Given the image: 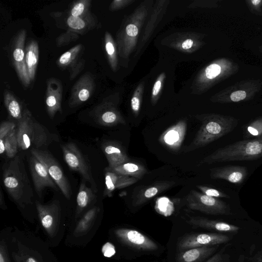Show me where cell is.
<instances>
[{"label":"cell","mask_w":262,"mask_h":262,"mask_svg":"<svg viewBox=\"0 0 262 262\" xmlns=\"http://www.w3.org/2000/svg\"><path fill=\"white\" fill-rule=\"evenodd\" d=\"M6 228L12 262H58L46 240L27 230L16 227Z\"/></svg>","instance_id":"6da1fadb"},{"label":"cell","mask_w":262,"mask_h":262,"mask_svg":"<svg viewBox=\"0 0 262 262\" xmlns=\"http://www.w3.org/2000/svg\"><path fill=\"white\" fill-rule=\"evenodd\" d=\"M153 0H145L122 20L116 43L121 67L129 70L142 29L151 12Z\"/></svg>","instance_id":"7a4b0ae2"},{"label":"cell","mask_w":262,"mask_h":262,"mask_svg":"<svg viewBox=\"0 0 262 262\" xmlns=\"http://www.w3.org/2000/svg\"><path fill=\"white\" fill-rule=\"evenodd\" d=\"M201 34L193 31L167 33L155 42L159 57L175 63L196 60V55L202 46Z\"/></svg>","instance_id":"3957f363"},{"label":"cell","mask_w":262,"mask_h":262,"mask_svg":"<svg viewBox=\"0 0 262 262\" xmlns=\"http://www.w3.org/2000/svg\"><path fill=\"white\" fill-rule=\"evenodd\" d=\"M176 63L159 57L150 72L145 76L143 102L152 107L177 96L174 82Z\"/></svg>","instance_id":"277c9868"},{"label":"cell","mask_w":262,"mask_h":262,"mask_svg":"<svg viewBox=\"0 0 262 262\" xmlns=\"http://www.w3.org/2000/svg\"><path fill=\"white\" fill-rule=\"evenodd\" d=\"M3 180L8 193L20 209L33 204V189L20 156L12 158L5 168Z\"/></svg>","instance_id":"5b68a950"},{"label":"cell","mask_w":262,"mask_h":262,"mask_svg":"<svg viewBox=\"0 0 262 262\" xmlns=\"http://www.w3.org/2000/svg\"><path fill=\"white\" fill-rule=\"evenodd\" d=\"M35 205L40 228L46 236V241L51 247L58 246L66 236L70 226L63 217L59 202L55 200L42 204L36 201Z\"/></svg>","instance_id":"8992f818"},{"label":"cell","mask_w":262,"mask_h":262,"mask_svg":"<svg viewBox=\"0 0 262 262\" xmlns=\"http://www.w3.org/2000/svg\"><path fill=\"white\" fill-rule=\"evenodd\" d=\"M194 117L202 124L191 143L184 149L185 152L206 146L230 133L237 124L234 119L216 115H196Z\"/></svg>","instance_id":"52a82bcc"},{"label":"cell","mask_w":262,"mask_h":262,"mask_svg":"<svg viewBox=\"0 0 262 262\" xmlns=\"http://www.w3.org/2000/svg\"><path fill=\"white\" fill-rule=\"evenodd\" d=\"M261 157L262 136L239 141L219 148L204 158L200 162V164L251 160Z\"/></svg>","instance_id":"ba28073f"},{"label":"cell","mask_w":262,"mask_h":262,"mask_svg":"<svg viewBox=\"0 0 262 262\" xmlns=\"http://www.w3.org/2000/svg\"><path fill=\"white\" fill-rule=\"evenodd\" d=\"M101 211L99 206H93L72 224L66 236L65 245L69 247L86 246L99 228Z\"/></svg>","instance_id":"9c48e42d"},{"label":"cell","mask_w":262,"mask_h":262,"mask_svg":"<svg viewBox=\"0 0 262 262\" xmlns=\"http://www.w3.org/2000/svg\"><path fill=\"white\" fill-rule=\"evenodd\" d=\"M16 134L18 149L23 150L31 147L39 149L47 145L51 138L47 129L35 120L27 108L24 110L22 118L18 121Z\"/></svg>","instance_id":"30bf717a"},{"label":"cell","mask_w":262,"mask_h":262,"mask_svg":"<svg viewBox=\"0 0 262 262\" xmlns=\"http://www.w3.org/2000/svg\"><path fill=\"white\" fill-rule=\"evenodd\" d=\"M169 0H158L154 1L151 12L142 29L136 52L133 56L130 68L132 69L144 53L158 26L166 13Z\"/></svg>","instance_id":"8fae6325"},{"label":"cell","mask_w":262,"mask_h":262,"mask_svg":"<svg viewBox=\"0 0 262 262\" xmlns=\"http://www.w3.org/2000/svg\"><path fill=\"white\" fill-rule=\"evenodd\" d=\"M121 96L119 92L111 94L93 108L92 115L98 124L104 126L125 124V120L119 108Z\"/></svg>","instance_id":"7c38bea8"},{"label":"cell","mask_w":262,"mask_h":262,"mask_svg":"<svg viewBox=\"0 0 262 262\" xmlns=\"http://www.w3.org/2000/svg\"><path fill=\"white\" fill-rule=\"evenodd\" d=\"M111 235L119 243L137 251L154 252L160 248L152 239L134 229L116 228L111 230Z\"/></svg>","instance_id":"4fadbf2b"},{"label":"cell","mask_w":262,"mask_h":262,"mask_svg":"<svg viewBox=\"0 0 262 262\" xmlns=\"http://www.w3.org/2000/svg\"><path fill=\"white\" fill-rule=\"evenodd\" d=\"M186 201L188 207L191 210L212 215L231 214V209L225 202L195 190L190 191Z\"/></svg>","instance_id":"5bb4252c"},{"label":"cell","mask_w":262,"mask_h":262,"mask_svg":"<svg viewBox=\"0 0 262 262\" xmlns=\"http://www.w3.org/2000/svg\"><path fill=\"white\" fill-rule=\"evenodd\" d=\"M31 155L36 157L45 166L49 175L67 199L71 196L70 184L64 175L61 167L53 156L48 151L32 148Z\"/></svg>","instance_id":"9a60e30c"},{"label":"cell","mask_w":262,"mask_h":262,"mask_svg":"<svg viewBox=\"0 0 262 262\" xmlns=\"http://www.w3.org/2000/svg\"><path fill=\"white\" fill-rule=\"evenodd\" d=\"M65 162L72 170L79 172L91 185L95 192L97 191L96 184L87 162L77 145L72 142L61 146Z\"/></svg>","instance_id":"2e32d148"},{"label":"cell","mask_w":262,"mask_h":262,"mask_svg":"<svg viewBox=\"0 0 262 262\" xmlns=\"http://www.w3.org/2000/svg\"><path fill=\"white\" fill-rule=\"evenodd\" d=\"M229 236L222 233H193L185 234L180 238L177 250H182L201 247H210L227 243Z\"/></svg>","instance_id":"e0dca14e"},{"label":"cell","mask_w":262,"mask_h":262,"mask_svg":"<svg viewBox=\"0 0 262 262\" xmlns=\"http://www.w3.org/2000/svg\"><path fill=\"white\" fill-rule=\"evenodd\" d=\"M26 31H19L14 38L12 49L11 58L17 75L25 87L29 86L31 82L28 76L25 60V43Z\"/></svg>","instance_id":"ac0fdd59"},{"label":"cell","mask_w":262,"mask_h":262,"mask_svg":"<svg viewBox=\"0 0 262 262\" xmlns=\"http://www.w3.org/2000/svg\"><path fill=\"white\" fill-rule=\"evenodd\" d=\"M96 84L93 75L90 72L82 75L73 85L69 100L71 107H77L89 100L93 94Z\"/></svg>","instance_id":"d6986e66"},{"label":"cell","mask_w":262,"mask_h":262,"mask_svg":"<svg viewBox=\"0 0 262 262\" xmlns=\"http://www.w3.org/2000/svg\"><path fill=\"white\" fill-rule=\"evenodd\" d=\"M82 44H78L63 53L57 60L60 69H67L70 72V79H74L83 69L84 59L81 57L83 50Z\"/></svg>","instance_id":"ffe728a7"},{"label":"cell","mask_w":262,"mask_h":262,"mask_svg":"<svg viewBox=\"0 0 262 262\" xmlns=\"http://www.w3.org/2000/svg\"><path fill=\"white\" fill-rule=\"evenodd\" d=\"M31 173L36 192L40 198L46 187L57 189V185L49 175L44 165L31 155L29 160Z\"/></svg>","instance_id":"44dd1931"},{"label":"cell","mask_w":262,"mask_h":262,"mask_svg":"<svg viewBox=\"0 0 262 262\" xmlns=\"http://www.w3.org/2000/svg\"><path fill=\"white\" fill-rule=\"evenodd\" d=\"M186 130V121L181 120L163 132L159 141L167 148L178 151L183 142Z\"/></svg>","instance_id":"7402d4cb"},{"label":"cell","mask_w":262,"mask_h":262,"mask_svg":"<svg viewBox=\"0 0 262 262\" xmlns=\"http://www.w3.org/2000/svg\"><path fill=\"white\" fill-rule=\"evenodd\" d=\"M62 84L58 79L51 78L47 80L45 103L47 111L51 118L57 112H62Z\"/></svg>","instance_id":"603a6c76"},{"label":"cell","mask_w":262,"mask_h":262,"mask_svg":"<svg viewBox=\"0 0 262 262\" xmlns=\"http://www.w3.org/2000/svg\"><path fill=\"white\" fill-rule=\"evenodd\" d=\"M248 175L245 166L230 165L215 167L210 169V177L213 179H222L230 183L239 184L242 183Z\"/></svg>","instance_id":"cb8c5ba5"},{"label":"cell","mask_w":262,"mask_h":262,"mask_svg":"<svg viewBox=\"0 0 262 262\" xmlns=\"http://www.w3.org/2000/svg\"><path fill=\"white\" fill-rule=\"evenodd\" d=\"M186 222L193 227L213 230L219 233H236L240 229L235 225L200 216H189Z\"/></svg>","instance_id":"d4e9b609"},{"label":"cell","mask_w":262,"mask_h":262,"mask_svg":"<svg viewBox=\"0 0 262 262\" xmlns=\"http://www.w3.org/2000/svg\"><path fill=\"white\" fill-rule=\"evenodd\" d=\"M138 179L115 172L107 167L105 170V188L103 195L111 197L117 189L128 187Z\"/></svg>","instance_id":"484cf974"},{"label":"cell","mask_w":262,"mask_h":262,"mask_svg":"<svg viewBox=\"0 0 262 262\" xmlns=\"http://www.w3.org/2000/svg\"><path fill=\"white\" fill-rule=\"evenodd\" d=\"M219 245L190 248L178 252L176 262H203L216 251Z\"/></svg>","instance_id":"4316f807"},{"label":"cell","mask_w":262,"mask_h":262,"mask_svg":"<svg viewBox=\"0 0 262 262\" xmlns=\"http://www.w3.org/2000/svg\"><path fill=\"white\" fill-rule=\"evenodd\" d=\"M174 183L173 181H162L143 188L134 197L133 201V206L137 207L144 204L156 195L172 187Z\"/></svg>","instance_id":"83f0119b"},{"label":"cell","mask_w":262,"mask_h":262,"mask_svg":"<svg viewBox=\"0 0 262 262\" xmlns=\"http://www.w3.org/2000/svg\"><path fill=\"white\" fill-rule=\"evenodd\" d=\"M96 195L92 189L88 187L84 181H82L77 193L76 208L71 225L93 207L92 205L94 200H96Z\"/></svg>","instance_id":"f1b7e54d"},{"label":"cell","mask_w":262,"mask_h":262,"mask_svg":"<svg viewBox=\"0 0 262 262\" xmlns=\"http://www.w3.org/2000/svg\"><path fill=\"white\" fill-rule=\"evenodd\" d=\"M66 24L68 29L77 32L80 35L98 28L100 26L97 17L91 12L80 17L69 15L66 20Z\"/></svg>","instance_id":"f546056e"},{"label":"cell","mask_w":262,"mask_h":262,"mask_svg":"<svg viewBox=\"0 0 262 262\" xmlns=\"http://www.w3.org/2000/svg\"><path fill=\"white\" fill-rule=\"evenodd\" d=\"M102 150L108 163V167L112 168L128 162L129 158L125 150L118 142L109 141L102 145Z\"/></svg>","instance_id":"4dcf8cb0"},{"label":"cell","mask_w":262,"mask_h":262,"mask_svg":"<svg viewBox=\"0 0 262 262\" xmlns=\"http://www.w3.org/2000/svg\"><path fill=\"white\" fill-rule=\"evenodd\" d=\"M26 65L30 82L34 81L39 58L38 42L35 40H30L25 47Z\"/></svg>","instance_id":"1f68e13d"},{"label":"cell","mask_w":262,"mask_h":262,"mask_svg":"<svg viewBox=\"0 0 262 262\" xmlns=\"http://www.w3.org/2000/svg\"><path fill=\"white\" fill-rule=\"evenodd\" d=\"M104 46L110 67L113 72H116L121 65L116 41L108 31L104 33Z\"/></svg>","instance_id":"d6a6232c"},{"label":"cell","mask_w":262,"mask_h":262,"mask_svg":"<svg viewBox=\"0 0 262 262\" xmlns=\"http://www.w3.org/2000/svg\"><path fill=\"white\" fill-rule=\"evenodd\" d=\"M145 76L141 78L132 91L129 98V106L135 117L139 115L143 103L145 88Z\"/></svg>","instance_id":"836d02e7"},{"label":"cell","mask_w":262,"mask_h":262,"mask_svg":"<svg viewBox=\"0 0 262 262\" xmlns=\"http://www.w3.org/2000/svg\"><path fill=\"white\" fill-rule=\"evenodd\" d=\"M108 168L117 173L137 179L141 178L146 172V169L143 165L137 162L129 161L112 168L108 167Z\"/></svg>","instance_id":"e575fe53"},{"label":"cell","mask_w":262,"mask_h":262,"mask_svg":"<svg viewBox=\"0 0 262 262\" xmlns=\"http://www.w3.org/2000/svg\"><path fill=\"white\" fill-rule=\"evenodd\" d=\"M4 102L9 115L17 121L23 117V112L22 107L13 94L9 91L4 93Z\"/></svg>","instance_id":"d590c367"},{"label":"cell","mask_w":262,"mask_h":262,"mask_svg":"<svg viewBox=\"0 0 262 262\" xmlns=\"http://www.w3.org/2000/svg\"><path fill=\"white\" fill-rule=\"evenodd\" d=\"M5 154L7 157L13 158L16 156L18 149L16 129H13L4 140Z\"/></svg>","instance_id":"8d00e7d4"},{"label":"cell","mask_w":262,"mask_h":262,"mask_svg":"<svg viewBox=\"0 0 262 262\" xmlns=\"http://www.w3.org/2000/svg\"><path fill=\"white\" fill-rule=\"evenodd\" d=\"M91 0H78L73 3L69 14L73 17H80L88 14L90 11Z\"/></svg>","instance_id":"74e56055"},{"label":"cell","mask_w":262,"mask_h":262,"mask_svg":"<svg viewBox=\"0 0 262 262\" xmlns=\"http://www.w3.org/2000/svg\"><path fill=\"white\" fill-rule=\"evenodd\" d=\"M245 136L254 138L262 136V118L258 119L247 126L244 132Z\"/></svg>","instance_id":"f35d334b"},{"label":"cell","mask_w":262,"mask_h":262,"mask_svg":"<svg viewBox=\"0 0 262 262\" xmlns=\"http://www.w3.org/2000/svg\"><path fill=\"white\" fill-rule=\"evenodd\" d=\"M16 127V124L10 121H3L0 125V154L5 152L4 140L6 137Z\"/></svg>","instance_id":"ab89813d"},{"label":"cell","mask_w":262,"mask_h":262,"mask_svg":"<svg viewBox=\"0 0 262 262\" xmlns=\"http://www.w3.org/2000/svg\"><path fill=\"white\" fill-rule=\"evenodd\" d=\"M0 262H12L7 243L6 228L0 233Z\"/></svg>","instance_id":"60d3db41"},{"label":"cell","mask_w":262,"mask_h":262,"mask_svg":"<svg viewBox=\"0 0 262 262\" xmlns=\"http://www.w3.org/2000/svg\"><path fill=\"white\" fill-rule=\"evenodd\" d=\"M79 35L77 32L68 29L66 32L61 34L56 38V46L58 47L66 46L79 38Z\"/></svg>","instance_id":"b9f144b4"},{"label":"cell","mask_w":262,"mask_h":262,"mask_svg":"<svg viewBox=\"0 0 262 262\" xmlns=\"http://www.w3.org/2000/svg\"><path fill=\"white\" fill-rule=\"evenodd\" d=\"M196 187L202 193L215 198H230V196L217 189L204 185H197Z\"/></svg>","instance_id":"7bdbcfd3"},{"label":"cell","mask_w":262,"mask_h":262,"mask_svg":"<svg viewBox=\"0 0 262 262\" xmlns=\"http://www.w3.org/2000/svg\"><path fill=\"white\" fill-rule=\"evenodd\" d=\"M205 262H231V258L230 255L225 253V250L222 249L213 254Z\"/></svg>","instance_id":"ee69618b"},{"label":"cell","mask_w":262,"mask_h":262,"mask_svg":"<svg viewBox=\"0 0 262 262\" xmlns=\"http://www.w3.org/2000/svg\"><path fill=\"white\" fill-rule=\"evenodd\" d=\"M135 2L134 0H114L110 5L109 10L111 11L119 10L127 7Z\"/></svg>","instance_id":"f6af8a7d"},{"label":"cell","mask_w":262,"mask_h":262,"mask_svg":"<svg viewBox=\"0 0 262 262\" xmlns=\"http://www.w3.org/2000/svg\"><path fill=\"white\" fill-rule=\"evenodd\" d=\"M101 252L105 257H111L115 254V249L112 243L106 242L102 246Z\"/></svg>","instance_id":"bcb514c9"},{"label":"cell","mask_w":262,"mask_h":262,"mask_svg":"<svg viewBox=\"0 0 262 262\" xmlns=\"http://www.w3.org/2000/svg\"><path fill=\"white\" fill-rule=\"evenodd\" d=\"M246 97V93L244 91H237L233 92L231 96L230 99L233 102H238L244 99Z\"/></svg>","instance_id":"7dc6e473"},{"label":"cell","mask_w":262,"mask_h":262,"mask_svg":"<svg viewBox=\"0 0 262 262\" xmlns=\"http://www.w3.org/2000/svg\"><path fill=\"white\" fill-rule=\"evenodd\" d=\"M0 207L3 210H6L7 208V207L5 202L2 190H1L0 193Z\"/></svg>","instance_id":"c3c4849f"},{"label":"cell","mask_w":262,"mask_h":262,"mask_svg":"<svg viewBox=\"0 0 262 262\" xmlns=\"http://www.w3.org/2000/svg\"><path fill=\"white\" fill-rule=\"evenodd\" d=\"M255 262H262V251L257 256Z\"/></svg>","instance_id":"681fc988"},{"label":"cell","mask_w":262,"mask_h":262,"mask_svg":"<svg viewBox=\"0 0 262 262\" xmlns=\"http://www.w3.org/2000/svg\"><path fill=\"white\" fill-rule=\"evenodd\" d=\"M260 2H261L260 1H258V0L252 1V3L254 5H258Z\"/></svg>","instance_id":"f907efd6"},{"label":"cell","mask_w":262,"mask_h":262,"mask_svg":"<svg viewBox=\"0 0 262 262\" xmlns=\"http://www.w3.org/2000/svg\"><path fill=\"white\" fill-rule=\"evenodd\" d=\"M242 262H244V261H242Z\"/></svg>","instance_id":"816d5d0a"}]
</instances>
